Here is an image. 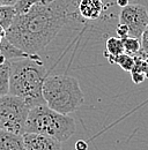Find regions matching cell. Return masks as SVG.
<instances>
[{
    "instance_id": "obj_1",
    "label": "cell",
    "mask_w": 148,
    "mask_h": 150,
    "mask_svg": "<svg viewBox=\"0 0 148 150\" xmlns=\"http://www.w3.org/2000/svg\"><path fill=\"white\" fill-rule=\"evenodd\" d=\"M68 0H56L48 5H36L23 14H16L6 38L27 54H39L70 22Z\"/></svg>"
},
{
    "instance_id": "obj_2",
    "label": "cell",
    "mask_w": 148,
    "mask_h": 150,
    "mask_svg": "<svg viewBox=\"0 0 148 150\" xmlns=\"http://www.w3.org/2000/svg\"><path fill=\"white\" fill-rule=\"evenodd\" d=\"M48 71L39 54L9 60V95L16 96L31 109L45 104L43 84Z\"/></svg>"
},
{
    "instance_id": "obj_3",
    "label": "cell",
    "mask_w": 148,
    "mask_h": 150,
    "mask_svg": "<svg viewBox=\"0 0 148 150\" xmlns=\"http://www.w3.org/2000/svg\"><path fill=\"white\" fill-rule=\"evenodd\" d=\"M45 104L61 114L75 112L85 103L79 80L65 74L48 75L43 84Z\"/></svg>"
},
{
    "instance_id": "obj_4",
    "label": "cell",
    "mask_w": 148,
    "mask_h": 150,
    "mask_svg": "<svg viewBox=\"0 0 148 150\" xmlns=\"http://www.w3.org/2000/svg\"><path fill=\"white\" fill-rule=\"evenodd\" d=\"M75 129L76 125L72 117L56 112L43 104L30 109L24 133L39 134L64 142L73 136Z\"/></svg>"
},
{
    "instance_id": "obj_5",
    "label": "cell",
    "mask_w": 148,
    "mask_h": 150,
    "mask_svg": "<svg viewBox=\"0 0 148 150\" xmlns=\"http://www.w3.org/2000/svg\"><path fill=\"white\" fill-rule=\"evenodd\" d=\"M30 108L24 100L13 95L0 97V132L23 135Z\"/></svg>"
},
{
    "instance_id": "obj_6",
    "label": "cell",
    "mask_w": 148,
    "mask_h": 150,
    "mask_svg": "<svg viewBox=\"0 0 148 150\" xmlns=\"http://www.w3.org/2000/svg\"><path fill=\"white\" fill-rule=\"evenodd\" d=\"M118 23L127 27L130 37H141L144 30L148 25V11L145 5L132 2L120 8Z\"/></svg>"
},
{
    "instance_id": "obj_7",
    "label": "cell",
    "mask_w": 148,
    "mask_h": 150,
    "mask_svg": "<svg viewBox=\"0 0 148 150\" xmlns=\"http://www.w3.org/2000/svg\"><path fill=\"white\" fill-rule=\"evenodd\" d=\"M104 12H105L104 0H79L76 5V11L71 12L70 21L76 15L85 21L95 22L104 15Z\"/></svg>"
},
{
    "instance_id": "obj_8",
    "label": "cell",
    "mask_w": 148,
    "mask_h": 150,
    "mask_svg": "<svg viewBox=\"0 0 148 150\" xmlns=\"http://www.w3.org/2000/svg\"><path fill=\"white\" fill-rule=\"evenodd\" d=\"M23 140L26 150H63L61 142L49 136L34 133H24Z\"/></svg>"
},
{
    "instance_id": "obj_9",
    "label": "cell",
    "mask_w": 148,
    "mask_h": 150,
    "mask_svg": "<svg viewBox=\"0 0 148 150\" xmlns=\"http://www.w3.org/2000/svg\"><path fill=\"white\" fill-rule=\"evenodd\" d=\"M134 67L131 71L132 81L135 84H140L148 79V53L140 51L139 53L134 54Z\"/></svg>"
},
{
    "instance_id": "obj_10",
    "label": "cell",
    "mask_w": 148,
    "mask_h": 150,
    "mask_svg": "<svg viewBox=\"0 0 148 150\" xmlns=\"http://www.w3.org/2000/svg\"><path fill=\"white\" fill-rule=\"evenodd\" d=\"M0 150H26L23 135L0 132Z\"/></svg>"
},
{
    "instance_id": "obj_11",
    "label": "cell",
    "mask_w": 148,
    "mask_h": 150,
    "mask_svg": "<svg viewBox=\"0 0 148 150\" xmlns=\"http://www.w3.org/2000/svg\"><path fill=\"white\" fill-rule=\"evenodd\" d=\"M0 54L4 57L6 60H13V59H18V58L31 57L30 54H27L23 51L18 50V47H15L13 44H11L6 37L4 38L1 40V43H0Z\"/></svg>"
},
{
    "instance_id": "obj_12",
    "label": "cell",
    "mask_w": 148,
    "mask_h": 150,
    "mask_svg": "<svg viewBox=\"0 0 148 150\" xmlns=\"http://www.w3.org/2000/svg\"><path fill=\"white\" fill-rule=\"evenodd\" d=\"M125 52L124 50V45H123V40L117 36L109 37L105 42V51L103 52L104 58L108 56L117 57L120 56Z\"/></svg>"
},
{
    "instance_id": "obj_13",
    "label": "cell",
    "mask_w": 148,
    "mask_h": 150,
    "mask_svg": "<svg viewBox=\"0 0 148 150\" xmlns=\"http://www.w3.org/2000/svg\"><path fill=\"white\" fill-rule=\"evenodd\" d=\"M108 59V61L110 64H115V65H118L123 71L125 72H131L134 67V58L131 54H127V53H123L120 56L117 57H112V56H108L105 57Z\"/></svg>"
},
{
    "instance_id": "obj_14",
    "label": "cell",
    "mask_w": 148,
    "mask_h": 150,
    "mask_svg": "<svg viewBox=\"0 0 148 150\" xmlns=\"http://www.w3.org/2000/svg\"><path fill=\"white\" fill-rule=\"evenodd\" d=\"M16 16V11L14 6H0V27L4 30H7L14 18Z\"/></svg>"
},
{
    "instance_id": "obj_15",
    "label": "cell",
    "mask_w": 148,
    "mask_h": 150,
    "mask_svg": "<svg viewBox=\"0 0 148 150\" xmlns=\"http://www.w3.org/2000/svg\"><path fill=\"white\" fill-rule=\"evenodd\" d=\"M9 93V60L0 65V97Z\"/></svg>"
},
{
    "instance_id": "obj_16",
    "label": "cell",
    "mask_w": 148,
    "mask_h": 150,
    "mask_svg": "<svg viewBox=\"0 0 148 150\" xmlns=\"http://www.w3.org/2000/svg\"><path fill=\"white\" fill-rule=\"evenodd\" d=\"M53 1H56V0H18L14 7H15V11H16V14H23L27 11H29L33 6L48 5V4H51Z\"/></svg>"
},
{
    "instance_id": "obj_17",
    "label": "cell",
    "mask_w": 148,
    "mask_h": 150,
    "mask_svg": "<svg viewBox=\"0 0 148 150\" xmlns=\"http://www.w3.org/2000/svg\"><path fill=\"white\" fill-rule=\"evenodd\" d=\"M123 40V45H124V50H125V53L131 54V56H134L137 53H139L141 51V44H140V39L139 38H134V37H126Z\"/></svg>"
},
{
    "instance_id": "obj_18",
    "label": "cell",
    "mask_w": 148,
    "mask_h": 150,
    "mask_svg": "<svg viewBox=\"0 0 148 150\" xmlns=\"http://www.w3.org/2000/svg\"><path fill=\"white\" fill-rule=\"evenodd\" d=\"M116 35H117V37H119L120 39H124V38L129 37V29H127V27L126 25H124V24H122V23H118L117 25H116Z\"/></svg>"
},
{
    "instance_id": "obj_19",
    "label": "cell",
    "mask_w": 148,
    "mask_h": 150,
    "mask_svg": "<svg viewBox=\"0 0 148 150\" xmlns=\"http://www.w3.org/2000/svg\"><path fill=\"white\" fill-rule=\"evenodd\" d=\"M140 44H141V51L148 53V25L146 27V29L144 30L141 37H140Z\"/></svg>"
},
{
    "instance_id": "obj_20",
    "label": "cell",
    "mask_w": 148,
    "mask_h": 150,
    "mask_svg": "<svg viewBox=\"0 0 148 150\" xmlns=\"http://www.w3.org/2000/svg\"><path fill=\"white\" fill-rule=\"evenodd\" d=\"M87 149H88V144L83 140H79L75 143V150H87Z\"/></svg>"
},
{
    "instance_id": "obj_21",
    "label": "cell",
    "mask_w": 148,
    "mask_h": 150,
    "mask_svg": "<svg viewBox=\"0 0 148 150\" xmlns=\"http://www.w3.org/2000/svg\"><path fill=\"white\" fill-rule=\"evenodd\" d=\"M18 0H0V4L2 6H15Z\"/></svg>"
},
{
    "instance_id": "obj_22",
    "label": "cell",
    "mask_w": 148,
    "mask_h": 150,
    "mask_svg": "<svg viewBox=\"0 0 148 150\" xmlns=\"http://www.w3.org/2000/svg\"><path fill=\"white\" fill-rule=\"evenodd\" d=\"M116 4L120 7V8H123V7H125V6H127L130 2V0H116Z\"/></svg>"
},
{
    "instance_id": "obj_23",
    "label": "cell",
    "mask_w": 148,
    "mask_h": 150,
    "mask_svg": "<svg viewBox=\"0 0 148 150\" xmlns=\"http://www.w3.org/2000/svg\"><path fill=\"white\" fill-rule=\"evenodd\" d=\"M5 37H6V30H4V29L0 27V43H1V40ZM0 56H1V54H0Z\"/></svg>"
},
{
    "instance_id": "obj_24",
    "label": "cell",
    "mask_w": 148,
    "mask_h": 150,
    "mask_svg": "<svg viewBox=\"0 0 148 150\" xmlns=\"http://www.w3.org/2000/svg\"><path fill=\"white\" fill-rule=\"evenodd\" d=\"M5 61H6V59H5V58H4L2 56H0V65H2Z\"/></svg>"
},
{
    "instance_id": "obj_25",
    "label": "cell",
    "mask_w": 148,
    "mask_h": 150,
    "mask_svg": "<svg viewBox=\"0 0 148 150\" xmlns=\"http://www.w3.org/2000/svg\"><path fill=\"white\" fill-rule=\"evenodd\" d=\"M0 6H1V4H0Z\"/></svg>"
}]
</instances>
